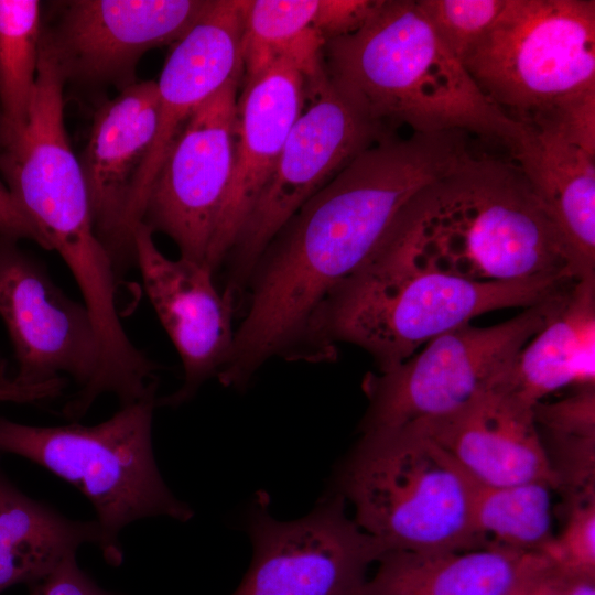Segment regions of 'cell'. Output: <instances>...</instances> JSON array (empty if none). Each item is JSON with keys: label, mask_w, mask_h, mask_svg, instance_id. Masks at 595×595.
<instances>
[{"label": "cell", "mask_w": 595, "mask_h": 595, "mask_svg": "<svg viewBox=\"0 0 595 595\" xmlns=\"http://www.w3.org/2000/svg\"><path fill=\"white\" fill-rule=\"evenodd\" d=\"M378 0H244L242 79H248L304 34L325 41L359 29Z\"/></svg>", "instance_id": "cb8c5ba5"}, {"label": "cell", "mask_w": 595, "mask_h": 595, "mask_svg": "<svg viewBox=\"0 0 595 595\" xmlns=\"http://www.w3.org/2000/svg\"><path fill=\"white\" fill-rule=\"evenodd\" d=\"M153 235L143 223L136 225L134 264L184 371L183 385L156 404L177 407L192 399L205 381L218 377L229 361L236 331L235 299L216 288L215 273L207 267L163 255Z\"/></svg>", "instance_id": "2e32d148"}, {"label": "cell", "mask_w": 595, "mask_h": 595, "mask_svg": "<svg viewBox=\"0 0 595 595\" xmlns=\"http://www.w3.org/2000/svg\"><path fill=\"white\" fill-rule=\"evenodd\" d=\"M325 42L320 33L309 32L261 72L241 80L231 177L208 259L214 273L277 164L303 109L309 77L324 69Z\"/></svg>", "instance_id": "4fadbf2b"}, {"label": "cell", "mask_w": 595, "mask_h": 595, "mask_svg": "<svg viewBox=\"0 0 595 595\" xmlns=\"http://www.w3.org/2000/svg\"><path fill=\"white\" fill-rule=\"evenodd\" d=\"M18 241L0 235V317L18 365L14 380L39 386L66 375L82 392L100 365L95 323L87 306L67 296Z\"/></svg>", "instance_id": "5bb4252c"}, {"label": "cell", "mask_w": 595, "mask_h": 595, "mask_svg": "<svg viewBox=\"0 0 595 595\" xmlns=\"http://www.w3.org/2000/svg\"><path fill=\"white\" fill-rule=\"evenodd\" d=\"M333 490L306 516L279 520L260 491L247 517L252 560L232 595H361L385 549L363 531Z\"/></svg>", "instance_id": "8fae6325"}, {"label": "cell", "mask_w": 595, "mask_h": 595, "mask_svg": "<svg viewBox=\"0 0 595 595\" xmlns=\"http://www.w3.org/2000/svg\"><path fill=\"white\" fill-rule=\"evenodd\" d=\"M361 595H504L552 566L542 552L497 547L388 551Z\"/></svg>", "instance_id": "44dd1931"}, {"label": "cell", "mask_w": 595, "mask_h": 595, "mask_svg": "<svg viewBox=\"0 0 595 595\" xmlns=\"http://www.w3.org/2000/svg\"><path fill=\"white\" fill-rule=\"evenodd\" d=\"M210 0H72L58 2L57 22L43 36L65 78L89 86L137 82L150 50L174 44Z\"/></svg>", "instance_id": "9a60e30c"}, {"label": "cell", "mask_w": 595, "mask_h": 595, "mask_svg": "<svg viewBox=\"0 0 595 595\" xmlns=\"http://www.w3.org/2000/svg\"><path fill=\"white\" fill-rule=\"evenodd\" d=\"M99 541L97 520L63 516L23 494L0 472V594L35 583L82 545Z\"/></svg>", "instance_id": "603a6c76"}, {"label": "cell", "mask_w": 595, "mask_h": 595, "mask_svg": "<svg viewBox=\"0 0 595 595\" xmlns=\"http://www.w3.org/2000/svg\"><path fill=\"white\" fill-rule=\"evenodd\" d=\"M412 425L436 442L478 487L536 480L560 487L534 407L500 385L445 416Z\"/></svg>", "instance_id": "d6986e66"}, {"label": "cell", "mask_w": 595, "mask_h": 595, "mask_svg": "<svg viewBox=\"0 0 595 595\" xmlns=\"http://www.w3.org/2000/svg\"><path fill=\"white\" fill-rule=\"evenodd\" d=\"M542 553L559 571L595 574V499L571 504L563 531Z\"/></svg>", "instance_id": "83f0119b"}, {"label": "cell", "mask_w": 595, "mask_h": 595, "mask_svg": "<svg viewBox=\"0 0 595 595\" xmlns=\"http://www.w3.org/2000/svg\"><path fill=\"white\" fill-rule=\"evenodd\" d=\"M244 0H210L193 26L174 43L156 82V133L138 175L129 225L141 221L151 184L194 110L230 79L242 77Z\"/></svg>", "instance_id": "ac0fdd59"}, {"label": "cell", "mask_w": 595, "mask_h": 595, "mask_svg": "<svg viewBox=\"0 0 595 595\" xmlns=\"http://www.w3.org/2000/svg\"><path fill=\"white\" fill-rule=\"evenodd\" d=\"M241 79L227 82L186 120L151 184L140 221L170 237L180 257L208 269L231 177Z\"/></svg>", "instance_id": "7c38bea8"}, {"label": "cell", "mask_w": 595, "mask_h": 595, "mask_svg": "<svg viewBox=\"0 0 595 595\" xmlns=\"http://www.w3.org/2000/svg\"><path fill=\"white\" fill-rule=\"evenodd\" d=\"M553 489L551 484L541 480L478 487L473 507V527L480 545L542 552L554 538Z\"/></svg>", "instance_id": "d4e9b609"}, {"label": "cell", "mask_w": 595, "mask_h": 595, "mask_svg": "<svg viewBox=\"0 0 595 595\" xmlns=\"http://www.w3.org/2000/svg\"><path fill=\"white\" fill-rule=\"evenodd\" d=\"M0 235L17 240L29 239L46 249V245L20 209L0 175Z\"/></svg>", "instance_id": "f546056e"}, {"label": "cell", "mask_w": 595, "mask_h": 595, "mask_svg": "<svg viewBox=\"0 0 595 595\" xmlns=\"http://www.w3.org/2000/svg\"><path fill=\"white\" fill-rule=\"evenodd\" d=\"M462 63L510 119L543 120L595 96V1L506 0Z\"/></svg>", "instance_id": "52a82bcc"}, {"label": "cell", "mask_w": 595, "mask_h": 595, "mask_svg": "<svg viewBox=\"0 0 595 595\" xmlns=\"http://www.w3.org/2000/svg\"><path fill=\"white\" fill-rule=\"evenodd\" d=\"M576 280L475 282L372 257L318 309L312 325L313 363L334 359L336 344L347 343L367 351L378 372H385L479 315L532 306Z\"/></svg>", "instance_id": "277c9868"}, {"label": "cell", "mask_w": 595, "mask_h": 595, "mask_svg": "<svg viewBox=\"0 0 595 595\" xmlns=\"http://www.w3.org/2000/svg\"><path fill=\"white\" fill-rule=\"evenodd\" d=\"M510 150L550 218L595 268V143L562 128L523 125Z\"/></svg>", "instance_id": "ffe728a7"}, {"label": "cell", "mask_w": 595, "mask_h": 595, "mask_svg": "<svg viewBox=\"0 0 595 595\" xmlns=\"http://www.w3.org/2000/svg\"><path fill=\"white\" fill-rule=\"evenodd\" d=\"M571 285L487 327H457L425 344L396 368L363 382L368 409L361 433L445 416L498 386L522 347L561 307Z\"/></svg>", "instance_id": "ba28073f"}, {"label": "cell", "mask_w": 595, "mask_h": 595, "mask_svg": "<svg viewBox=\"0 0 595 595\" xmlns=\"http://www.w3.org/2000/svg\"><path fill=\"white\" fill-rule=\"evenodd\" d=\"M323 60L332 84L391 132L458 130L511 148L523 131L480 90L418 0H379L359 29L326 41Z\"/></svg>", "instance_id": "3957f363"}, {"label": "cell", "mask_w": 595, "mask_h": 595, "mask_svg": "<svg viewBox=\"0 0 595 595\" xmlns=\"http://www.w3.org/2000/svg\"><path fill=\"white\" fill-rule=\"evenodd\" d=\"M156 401V392L151 393L89 426H34L0 416V452L37 464L89 500L100 527L98 547L112 566L123 560L120 534L127 526L152 517L185 522L194 516L166 486L155 462Z\"/></svg>", "instance_id": "8992f818"}, {"label": "cell", "mask_w": 595, "mask_h": 595, "mask_svg": "<svg viewBox=\"0 0 595 595\" xmlns=\"http://www.w3.org/2000/svg\"><path fill=\"white\" fill-rule=\"evenodd\" d=\"M374 257L475 282L595 274L513 160L474 154L412 198Z\"/></svg>", "instance_id": "7a4b0ae2"}, {"label": "cell", "mask_w": 595, "mask_h": 595, "mask_svg": "<svg viewBox=\"0 0 595 595\" xmlns=\"http://www.w3.org/2000/svg\"><path fill=\"white\" fill-rule=\"evenodd\" d=\"M159 117L156 82L129 85L96 111L79 159L94 227L119 279L134 264L129 207Z\"/></svg>", "instance_id": "e0dca14e"}, {"label": "cell", "mask_w": 595, "mask_h": 595, "mask_svg": "<svg viewBox=\"0 0 595 595\" xmlns=\"http://www.w3.org/2000/svg\"><path fill=\"white\" fill-rule=\"evenodd\" d=\"M464 131L387 136L359 153L279 230L253 267L221 381L244 389L272 358L312 361L328 294L383 245L425 186L473 153Z\"/></svg>", "instance_id": "6da1fadb"}, {"label": "cell", "mask_w": 595, "mask_h": 595, "mask_svg": "<svg viewBox=\"0 0 595 595\" xmlns=\"http://www.w3.org/2000/svg\"><path fill=\"white\" fill-rule=\"evenodd\" d=\"M478 486L412 424L361 433L335 488L354 521L388 551L482 547L473 527Z\"/></svg>", "instance_id": "5b68a950"}, {"label": "cell", "mask_w": 595, "mask_h": 595, "mask_svg": "<svg viewBox=\"0 0 595 595\" xmlns=\"http://www.w3.org/2000/svg\"><path fill=\"white\" fill-rule=\"evenodd\" d=\"M66 379L60 378L39 386H24L6 376L0 366V401L34 403L58 397L65 388Z\"/></svg>", "instance_id": "4dcf8cb0"}, {"label": "cell", "mask_w": 595, "mask_h": 595, "mask_svg": "<svg viewBox=\"0 0 595 595\" xmlns=\"http://www.w3.org/2000/svg\"><path fill=\"white\" fill-rule=\"evenodd\" d=\"M393 133L354 106L325 68L310 77L303 109L223 264L224 291L234 299L244 292L258 259L285 223L359 153Z\"/></svg>", "instance_id": "9c48e42d"}, {"label": "cell", "mask_w": 595, "mask_h": 595, "mask_svg": "<svg viewBox=\"0 0 595 595\" xmlns=\"http://www.w3.org/2000/svg\"><path fill=\"white\" fill-rule=\"evenodd\" d=\"M65 78L43 34L25 122L0 129V175L15 203L63 259L98 245L87 186L64 122Z\"/></svg>", "instance_id": "30bf717a"}, {"label": "cell", "mask_w": 595, "mask_h": 595, "mask_svg": "<svg viewBox=\"0 0 595 595\" xmlns=\"http://www.w3.org/2000/svg\"><path fill=\"white\" fill-rule=\"evenodd\" d=\"M418 3L442 41L462 62L497 20L506 0H418Z\"/></svg>", "instance_id": "4316f807"}, {"label": "cell", "mask_w": 595, "mask_h": 595, "mask_svg": "<svg viewBox=\"0 0 595 595\" xmlns=\"http://www.w3.org/2000/svg\"><path fill=\"white\" fill-rule=\"evenodd\" d=\"M43 25L40 1L0 0V129H15L26 120Z\"/></svg>", "instance_id": "484cf974"}, {"label": "cell", "mask_w": 595, "mask_h": 595, "mask_svg": "<svg viewBox=\"0 0 595 595\" xmlns=\"http://www.w3.org/2000/svg\"><path fill=\"white\" fill-rule=\"evenodd\" d=\"M595 383V274L578 279L561 307L518 353L499 383L536 407L569 386Z\"/></svg>", "instance_id": "7402d4cb"}, {"label": "cell", "mask_w": 595, "mask_h": 595, "mask_svg": "<svg viewBox=\"0 0 595 595\" xmlns=\"http://www.w3.org/2000/svg\"><path fill=\"white\" fill-rule=\"evenodd\" d=\"M556 588L559 595H595V574L566 573L556 569Z\"/></svg>", "instance_id": "1f68e13d"}, {"label": "cell", "mask_w": 595, "mask_h": 595, "mask_svg": "<svg viewBox=\"0 0 595 595\" xmlns=\"http://www.w3.org/2000/svg\"><path fill=\"white\" fill-rule=\"evenodd\" d=\"M29 595H118L101 588L76 559V554L65 558L52 572L28 586Z\"/></svg>", "instance_id": "f1b7e54d"}]
</instances>
